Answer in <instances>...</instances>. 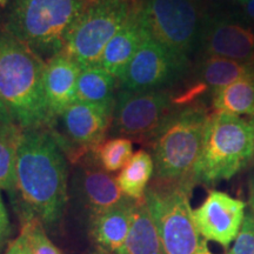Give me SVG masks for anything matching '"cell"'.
Returning a JSON list of instances; mask_svg holds the SVG:
<instances>
[{"mask_svg": "<svg viewBox=\"0 0 254 254\" xmlns=\"http://www.w3.org/2000/svg\"><path fill=\"white\" fill-rule=\"evenodd\" d=\"M198 56L254 65V26L238 13L205 12Z\"/></svg>", "mask_w": 254, "mask_h": 254, "instance_id": "cell-12", "label": "cell"}, {"mask_svg": "<svg viewBox=\"0 0 254 254\" xmlns=\"http://www.w3.org/2000/svg\"><path fill=\"white\" fill-rule=\"evenodd\" d=\"M136 200L127 199L119 206L90 218V234L104 254H118L131 231Z\"/></svg>", "mask_w": 254, "mask_h": 254, "instance_id": "cell-18", "label": "cell"}, {"mask_svg": "<svg viewBox=\"0 0 254 254\" xmlns=\"http://www.w3.org/2000/svg\"><path fill=\"white\" fill-rule=\"evenodd\" d=\"M190 63L148 36L127 65L119 88L127 91L172 90L185 80Z\"/></svg>", "mask_w": 254, "mask_h": 254, "instance_id": "cell-11", "label": "cell"}, {"mask_svg": "<svg viewBox=\"0 0 254 254\" xmlns=\"http://www.w3.org/2000/svg\"><path fill=\"white\" fill-rule=\"evenodd\" d=\"M21 132L17 124L0 122V190L11 194L15 184V160Z\"/></svg>", "mask_w": 254, "mask_h": 254, "instance_id": "cell-23", "label": "cell"}, {"mask_svg": "<svg viewBox=\"0 0 254 254\" xmlns=\"http://www.w3.org/2000/svg\"><path fill=\"white\" fill-rule=\"evenodd\" d=\"M87 5L85 0H12L5 30L47 62L65 49Z\"/></svg>", "mask_w": 254, "mask_h": 254, "instance_id": "cell-4", "label": "cell"}, {"mask_svg": "<svg viewBox=\"0 0 254 254\" xmlns=\"http://www.w3.org/2000/svg\"><path fill=\"white\" fill-rule=\"evenodd\" d=\"M147 37L148 33L141 23L134 1V7L127 21L105 47L99 65L120 80L127 65Z\"/></svg>", "mask_w": 254, "mask_h": 254, "instance_id": "cell-17", "label": "cell"}, {"mask_svg": "<svg viewBox=\"0 0 254 254\" xmlns=\"http://www.w3.org/2000/svg\"><path fill=\"white\" fill-rule=\"evenodd\" d=\"M21 231L26 234L32 254H62L47 237L44 225L37 219L21 221Z\"/></svg>", "mask_w": 254, "mask_h": 254, "instance_id": "cell-25", "label": "cell"}, {"mask_svg": "<svg viewBox=\"0 0 254 254\" xmlns=\"http://www.w3.org/2000/svg\"><path fill=\"white\" fill-rule=\"evenodd\" d=\"M0 122L2 123H14L13 119H12L11 114H9L7 107L2 100L1 95H0Z\"/></svg>", "mask_w": 254, "mask_h": 254, "instance_id": "cell-31", "label": "cell"}, {"mask_svg": "<svg viewBox=\"0 0 254 254\" xmlns=\"http://www.w3.org/2000/svg\"><path fill=\"white\" fill-rule=\"evenodd\" d=\"M148 36L187 60L198 55L205 11L192 0H135Z\"/></svg>", "mask_w": 254, "mask_h": 254, "instance_id": "cell-7", "label": "cell"}, {"mask_svg": "<svg viewBox=\"0 0 254 254\" xmlns=\"http://www.w3.org/2000/svg\"><path fill=\"white\" fill-rule=\"evenodd\" d=\"M97 163L106 172L113 173L122 171L133 155L132 140L114 136L105 140L92 152Z\"/></svg>", "mask_w": 254, "mask_h": 254, "instance_id": "cell-24", "label": "cell"}, {"mask_svg": "<svg viewBox=\"0 0 254 254\" xmlns=\"http://www.w3.org/2000/svg\"><path fill=\"white\" fill-rule=\"evenodd\" d=\"M238 7V14L254 26V0H233Z\"/></svg>", "mask_w": 254, "mask_h": 254, "instance_id": "cell-29", "label": "cell"}, {"mask_svg": "<svg viewBox=\"0 0 254 254\" xmlns=\"http://www.w3.org/2000/svg\"><path fill=\"white\" fill-rule=\"evenodd\" d=\"M15 196L20 221L59 224L68 201V159L47 128L23 129L15 160Z\"/></svg>", "mask_w": 254, "mask_h": 254, "instance_id": "cell-1", "label": "cell"}, {"mask_svg": "<svg viewBox=\"0 0 254 254\" xmlns=\"http://www.w3.org/2000/svg\"><path fill=\"white\" fill-rule=\"evenodd\" d=\"M254 158V127L251 120L225 112L209 113L196 168L198 184L228 180Z\"/></svg>", "mask_w": 254, "mask_h": 254, "instance_id": "cell-5", "label": "cell"}, {"mask_svg": "<svg viewBox=\"0 0 254 254\" xmlns=\"http://www.w3.org/2000/svg\"><path fill=\"white\" fill-rule=\"evenodd\" d=\"M111 123V111L75 100L46 128L68 160L77 164L106 140Z\"/></svg>", "mask_w": 254, "mask_h": 254, "instance_id": "cell-10", "label": "cell"}, {"mask_svg": "<svg viewBox=\"0 0 254 254\" xmlns=\"http://www.w3.org/2000/svg\"><path fill=\"white\" fill-rule=\"evenodd\" d=\"M46 62L24 43L0 31V95L14 124L23 129L46 128L44 87Z\"/></svg>", "mask_w": 254, "mask_h": 254, "instance_id": "cell-2", "label": "cell"}, {"mask_svg": "<svg viewBox=\"0 0 254 254\" xmlns=\"http://www.w3.org/2000/svg\"><path fill=\"white\" fill-rule=\"evenodd\" d=\"M85 1L87 2V4H91V2H93V1H95V0H85Z\"/></svg>", "mask_w": 254, "mask_h": 254, "instance_id": "cell-35", "label": "cell"}, {"mask_svg": "<svg viewBox=\"0 0 254 254\" xmlns=\"http://www.w3.org/2000/svg\"><path fill=\"white\" fill-rule=\"evenodd\" d=\"M254 65L243 64L221 57H199L194 68H190L184 86L173 92L176 107L204 103L205 97H213L222 87L245 75Z\"/></svg>", "mask_w": 254, "mask_h": 254, "instance_id": "cell-14", "label": "cell"}, {"mask_svg": "<svg viewBox=\"0 0 254 254\" xmlns=\"http://www.w3.org/2000/svg\"><path fill=\"white\" fill-rule=\"evenodd\" d=\"M245 209L243 200L220 190H211L205 201L193 209V215L200 236L228 247L239 233Z\"/></svg>", "mask_w": 254, "mask_h": 254, "instance_id": "cell-15", "label": "cell"}, {"mask_svg": "<svg viewBox=\"0 0 254 254\" xmlns=\"http://www.w3.org/2000/svg\"><path fill=\"white\" fill-rule=\"evenodd\" d=\"M214 112L254 117V66L237 80L222 87L211 99Z\"/></svg>", "mask_w": 254, "mask_h": 254, "instance_id": "cell-21", "label": "cell"}, {"mask_svg": "<svg viewBox=\"0 0 254 254\" xmlns=\"http://www.w3.org/2000/svg\"><path fill=\"white\" fill-rule=\"evenodd\" d=\"M154 174V163L147 151L140 150L132 155L131 160L120 171L117 182L120 190L132 200H142Z\"/></svg>", "mask_w": 254, "mask_h": 254, "instance_id": "cell-22", "label": "cell"}, {"mask_svg": "<svg viewBox=\"0 0 254 254\" xmlns=\"http://www.w3.org/2000/svg\"><path fill=\"white\" fill-rule=\"evenodd\" d=\"M228 254H254V219L250 212L245 214L236 243Z\"/></svg>", "mask_w": 254, "mask_h": 254, "instance_id": "cell-26", "label": "cell"}, {"mask_svg": "<svg viewBox=\"0 0 254 254\" xmlns=\"http://www.w3.org/2000/svg\"><path fill=\"white\" fill-rule=\"evenodd\" d=\"M249 206L250 213L254 219V170L249 177Z\"/></svg>", "mask_w": 254, "mask_h": 254, "instance_id": "cell-30", "label": "cell"}, {"mask_svg": "<svg viewBox=\"0 0 254 254\" xmlns=\"http://www.w3.org/2000/svg\"><path fill=\"white\" fill-rule=\"evenodd\" d=\"M8 0H0V7H5L7 5Z\"/></svg>", "mask_w": 254, "mask_h": 254, "instance_id": "cell-33", "label": "cell"}, {"mask_svg": "<svg viewBox=\"0 0 254 254\" xmlns=\"http://www.w3.org/2000/svg\"><path fill=\"white\" fill-rule=\"evenodd\" d=\"M118 254H163L157 228L145 198L135 202L131 231Z\"/></svg>", "mask_w": 254, "mask_h": 254, "instance_id": "cell-20", "label": "cell"}, {"mask_svg": "<svg viewBox=\"0 0 254 254\" xmlns=\"http://www.w3.org/2000/svg\"><path fill=\"white\" fill-rule=\"evenodd\" d=\"M251 122H252V124H253V127H254V117H253V118H251Z\"/></svg>", "mask_w": 254, "mask_h": 254, "instance_id": "cell-36", "label": "cell"}, {"mask_svg": "<svg viewBox=\"0 0 254 254\" xmlns=\"http://www.w3.org/2000/svg\"><path fill=\"white\" fill-rule=\"evenodd\" d=\"M74 165L68 195L88 212L90 218L129 199L120 190L117 178L100 167L92 152Z\"/></svg>", "mask_w": 254, "mask_h": 254, "instance_id": "cell-13", "label": "cell"}, {"mask_svg": "<svg viewBox=\"0 0 254 254\" xmlns=\"http://www.w3.org/2000/svg\"><path fill=\"white\" fill-rule=\"evenodd\" d=\"M80 72V66L64 52L46 62L44 87L49 125L77 100V84Z\"/></svg>", "mask_w": 254, "mask_h": 254, "instance_id": "cell-16", "label": "cell"}, {"mask_svg": "<svg viewBox=\"0 0 254 254\" xmlns=\"http://www.w3.org/2000/svg\"><path fill=\"white\" fill-rule=\"evenodd\" d=\"M176 109L172 90L127 91L116 95L109 134L150 142L159 127Z\"/></svg>", "mask_w": 254, "mask_h": 254, "instance_id": "cell-9", "label": "cell"}, {"mask_svg": "<svg viewBox=\"0 0 254 254\" xmlns=\"http://www.w3.org/2000/svg\"><path fill=\"white\" fill-rule=\"evenodd\" d=\"M4 254H32L26 234L20 231L19 236L7 245Z\"/></svg>", "mask_w": 254, "mask_h": 254, "instance_id": "cell-28", "label": "cell"}, {"mask_svg": "<svg viewBox=\"0 0 254 254\" xmlns=\"http://www.w3.org/2000/svg\"><path fill=\"white\" fill-rule=\"evenodd\" d=\"M192 1H194V2H198V4H200V2L205 1V0H192Z\"/></svg>", "mask_w": 254, "mask_h": 254, "instance_id": "cell-34", "label": "cell"}, {"mask_svg": "<svg viewBox=\"0 0 254 254\" xmlns=\"http://www.w3.org/2000/svg\"><path fill=\"white\" fill-rule=\"evenodd\" d=\"M11 233L12 228L8 219L7 209L5 207L4 200H2L1 193H0V251L4 249L6 244L8 243Z\"/></svg>", "mask_w": 254, "mask_h": 254, "instance_id": "cell-27", "label": "cell"}, {"mask_svg": "<svg viewBox=\"0 0 254 254\" xmlns=\"http://www.w3.org/2000/svg\"><path fill=\"white\" fill-rule=\"evenodd\" d=\"M208 111L205 103L176 107L150 140L159 182L195 186Z\"/></svg>", "mask_w": 254, "mask_h": 254, "instance_id": "cell-3", "label": "cell"}, {"mask_svg": "<svg viewBox=\"0 0 254 254\" xmlns=\"http://www.w3.org/2000/svg\"><path fill=\"white\" fill-rule=\"evenodd\" d=\"M135 0H95L79 17L63 52L81 68L99 65L105 47L124 26Z\"/></svg>", "mask_w": 254, "mask_h": 254, "instance_id": "cell-8", "label": "cell"}, {"mask_svg": "<svg viewBox=\"0 0 254 254\" xmlns=\"http://www.w3.org/2000/svg\"><path fill=\"white\" fill-rule=\"evenodd\" d=\"M196 254H213L211 252V251L208 250V246H207V243H206V240H200V244H199V247H198V251H196Z\"/></svg>", "mask_w": 254, "mask_h": 254, "instance_id": "cell-32", "label": "cell"}, {"mask_svg": "<svg viewBox=\"0 0 254 254\" xmlns=\"http://www.w3.org/2000/svg\"><path fill=\"white\" fill-rule=\"evenodd\" d=\"M193 189L187 184L153 179L147 187L145 200L163 254H196L200 234L190 202Z\"/></svg>", "mask_w": 254, "mask_h": 254, "instance_id": "cell-6", "label": "cell"}, {"mask_svg": "<svg viewBox=\"0 0 254 254\" xmlns=\"http://www.w3.org/2000/svg\"><path fill=\"white\" fill-rule=\"evenodd\" d=\"M119 80L100 65L81 68L77 84V100L87 103L113 113Z\"/></svg>", "mask_w": 254, "mask_h": 254, "instance_id": "cell-19", "label": "cell"}]
</instances>
